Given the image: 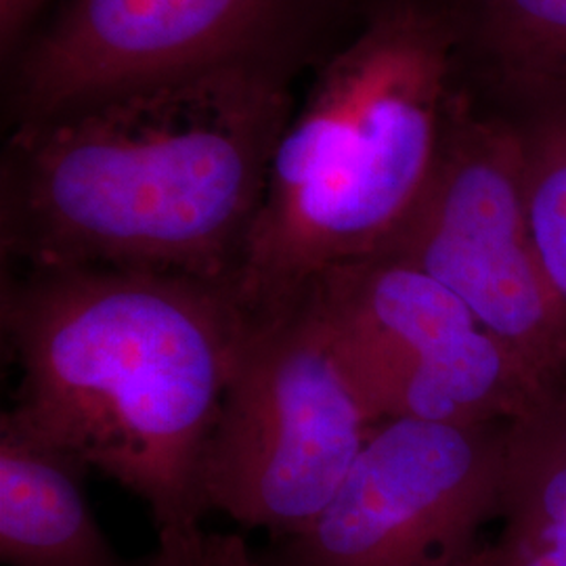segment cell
Returning a JSON list of instances; mask_svg holds the SVG:
<instances>
[{"label": "cell", "instance_id": "cell-1", "mask_svg": "<svg viewBox=\"0 0 566 566\" xmlns=\"http://www.w3.org/2000/svg\"><path fill=\"white\" fill-rule=\"evenodd\" d=\"M290 116L261 53L21 118L0 164L2 269L107 266L233 290Z\"/></svg>", "mask_w": 566, "mask_h": 566}, {"label": "cell", "instance_id": "cell-2", "mask_svg": "<svg viewBox=\"0 0 566 566\" xmlns=\"http://www.w3.org/2000/svg\"><path fill=\"white\" fill-rule=\"evenodd\" d=\"M248 317L231 285L81 269H2L20 382L2 424L143 500L158 531L200 525L206 449Z\"/></svg>", "mask_w": 566, "mask_h": 566}, {"label": "cell", "instance_id": "cell-3", "mask_svg": "<svg viewBox=\"0 0 566 566\" xmlns=\"http://www.w3.org/2000/svg\"><path fill=\"white\" fill-rule=\"evenodd\" d=\"M470 91L449 0L376 7L275 145L233 280L245 317H280L325 271L392 242Z\"/></svg>", "mask_w": 566, "mask_h": 566}, {"label": "cell", "instance_id": "cell-4", "mask_svg": "<svg viewBox=\"0 0 566 566\" xmlns=\"http://www.w3.org/2000/svg\"><path fill=\"white\" fill-rule=\"evenodd\" d=\"M374 428L306 301L280 317H248L206 449L208 512L273 542L303 533Z\"/></svg>", "mask_w": 566, "mask_h": 566}, {"label": "cell", "instance_id": "cell-5", "mask_svg": "<svg viewBox=\"0 0 566 566\" xmlns=\"http://www.w3.org/2000/svg\"><path fill=\"white\" fill-rule=\"evenodd\" d=\"M301 301L376 426L514 422L556 403L451 290L388 250L332 266Z\"/></svg>", "mask_w": 566, "mask_h": 566}, {"label": "cell", "instance_id": "cell-6", "mask_svg": "<svg viewBox=\"0 0 566 566\" xmlns=\"http://www.w3.org/2000/svg\"><path fill=\"white\" fill-rule=\"evenodd\" d=\"M385 250L443 283L547 397L566 399V348L526 224L516 135L474 91L422 200Z\"/></svg>", "mask_w": 566, "mask_h": 566}, {"label": "cell", "instance_id": "cell-7", "mask_svg": "<svg viewBox=\"0 0 566 566\" xmlns=\"http://www.w3.org/2000/svg\"><path fill=\"white\" fill-rule=\"evenodd\" d=\"M510 426H376L317 521L263 565L464 566L500 512Z\"/></svg>", "mask_w": 566, "mask_h": 566}, {"label": "cell", "instance_id": "cell-8", "mask_svg": "<svg viewBox=\"0 0 566 566\" xmlns=\"http://www.w3.org/2000/svg\"><path fill=\"white\" fill-rule=\"evenodd\" d=\"M277 7L280 0H67L21 57V118L261 55Z\"/></svg>", "mask_w": 566, "mask_h": 566}, {"label": "cell", "instance_id": "cell-9", "mask_svg": "<svg viewBox=\"0 0 566 566\" xmlns=\"http://www.w3.org/2000/svg\"><path fill=\"white\" fill-rule=\"evenodd\" d=\"M88 472L53 447L0 422V558L9 566L124 563L84 497Z\"/></svg>", "mask_w": 566, "mask_h": 566}, {"label": "cell", "instance_id": "cell-10", "mask_svg": "<svg viewBox=\"0 0 566 566\" xmlns=\"http://www.w3.org/2000/svg\"><path fill=\"white\" fill-rule=\"evenodd\" d=\"M479 99L506 107L566 95V0H449Z\"/></svg>", "mask_w": 566, "mask_h": 566}, {"label": "cell", "instance_id": "cell-11", "mask_svg": "<svg viewBox=\"0 0 566 566\" xmlns=\"http://www.w3.org/2000/svg\"><path fill=\"white\" fill-rule=\"evenodd\" d=\"M495 523L464 566H566V399L510 426Z\"/></svg>", "mask_w": 566, "mask_h": 566}, {"label": "cell", "instance_id": "cell-12", "mask_svg": "<svg viewBox=\"0 0 566 566\" xmlns=\"http://www.w3.org/2000/svg\"><path fill=\"white\" fill-rule=\"evenodd\" d=\"M495 109L516 135L526 224L566 348V95Z\"/></svg>", "mask_w": 566, "mask_h": 566}, {"label": "cell", "instance_id": "cell-13", "mask_svg": "<svg viewBox=\"0 0 566 566\" xmlns=\"http://www.w3.org/2000/svg\"><path fill=\"white\" fill-rule=\"evenodd\" d=\"M158 533L156 552L139 566H264L235 533H208L200 525Z\"/></svg>", "mask_w": 566, "mask_h": 566}, {"label": "cell", "instance_id": "cell-14", "mask_svg": "<svg viewBox=\"0 0 566 566\" xmlns=\"http://www.w3.org/2000/svg\"><path fill=\"white\" fill-rule=\"evenodd\" d=\"M41 4L42 0H0V39L4 51L20 39L23 25L34 18Z\"/></svg>", "mask_w": 566, "mask_h": 566}, {"label": "cell", "instance_id": "cell-15", "mask_svg": "<svg viewBox=\"0 0 566 566\" xmlns=\"http://www.w3.org/2000/svg\"><path fill=\"white\" fill-rule=\"evenodd\" d=\"M382 2H388V0H378V4H382Z\"/></svg>", "mask_w": 566, "mask_h": 566}]
</instances>
